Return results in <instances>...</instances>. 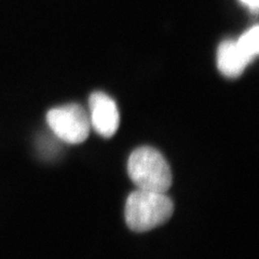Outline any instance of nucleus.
<instances>
[{"mask_svg":"<svg viewBox=\"0 0 259 259\" xmlns=\"http://www.w3.org/2000/svg\"><path fill=\"white\" fill-rule=\"evenodd\" d=\"M173 212V201L165 192L137 189L126 199L124 216L130 229L145 232L165 224Z\"/></svg>","mask_w":259,"mask_h":259,"instance_id":"f257e3e1","label":"nucleus"},{"mask_svg":"<svg viewBox=\"0 0 259 259\" xmlns=\"http://www.w3.org/2000/svg\"><path fill=\"white\" fill-rule=\"evenodd\" d=\"M255 59L238 40H225L218 47L217 67L228 78H238Z\"/></svg>","mask_w":259,"mask_h":259,"instance_id":"39448f33","label":"nucleus"},{"mask_svg":"<svg viewBox=\"0 0 259 259\" xmlns=\"http://www.w3.org/2000/svg\"><path fill=\"white\" fill-rule=\"evenodd\" d=\"M47 122L59 139L74 145L83 143L91 130L90 118L77 104L51 109L47 113Z\"/></svg>","mask_w":259,"mask_h":259,"instance_id":"7ed1b4c3","label":"nucleus"},{"mask_svg":"<svg viewBox=\"0 0 259 259\" xmlns=\"http://www.w3.org/2000/svg\"><path fill=\"white\" fill-rule=\"evenodd\" d=\"M240 2L244 4L245 6H247L250 11L257 13L258 7H259V0H240Z\"/></svg>","mask_w":259,"mask_h":259,"instance_id":"423d86ee","label":"nucleus"},{"mask_svg":"<svg viewBox=\"0 0 259 259\" xmlns=\"http://www.w3.org/2000/svg\"><path fill=\"white\" fill-rule=\"evenodd\" d=\"M127 173L137 189L166 192L173 182L167 161L161 152L149 146H143L131 153Z\"/></svg>","mask_w":259,"mask_h":259,"instance_id":"f03ea898","label":"nucleus"},{"mask_svg":"<svg viewBox=\"0 0 259 259\" xmlns=\"http://www.w3.org/2000/svg\"><path fill=\"white\" fill-rule=\"evenodd\" d=\"M90 123L97 134L103 137L115 135L120 124V115L116 102L103 92L92 93L89 99Z\"/></svg>","mask_w":259,"mask_h":259,"instance_id":"20e7f679","label":"nucleus"}]
</instances>
